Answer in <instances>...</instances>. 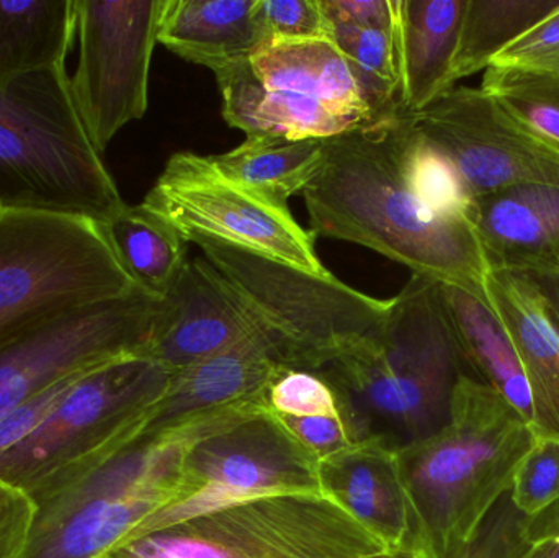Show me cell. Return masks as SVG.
Instances as JSON below:
<instances>
[{
  "instance_id": "cell-1",
  "label": "cell",
  "mask_w": 559,
  "mask_h": 558,
  "mask_svg": "<svg viewBox=\"0 0 559 558\" xmlns=\"http://www.w3.org/2000/svg\"><path fill=\"white\" fill-rule=\"evenodd\" d=\"M407 128L409 115L400 114L325 138L321 169L302 190L312 235L373 249L489 304V265L469 218L433 215L407 187Z\"/></svg>"
},
{
  "instance_id": "cell-2",
  "label": "cell",
  "mask_w": 559,
  "mask_h": 558,
  "mask_svg": "<svg viewBox=\"0 0 559 558\" xmlns=\"http://www.w3.org/2000/svg\"><path fill=\"white\" fill-rule=\"evenodd\" d=\"M157 406L111 444L29 491L33 530L56 557L108 556L176 500L193 446L272 409L267 392L157 426Z\"/></svg>"
},
{
  "instance_id": "cell-3",
  "label": "cell",
  "mask_w": 559,
  "mask_h": 558,
  "mask_svg": "<svg viewBox=\"0 0 559 558\" xmlns=\"http://www.w3.org/2000/svg\"><path fill=\"white\" fill-rule=\"evenodd\" d=\"M535 438L501 393L463 376L447 425L396 449L413 558H463Z\"/></svg>"
},
{
  "instance_id": "cell-4",
  "label": "cell",
  "mask_w": 559,
  "mask_h": 558,
  "mask_svg": "<svg viewBox=\"0 0 559 558\" xmlns=\"http://www.w3.org/2000/svg\"><path fill=\"white\" fill-rule=\"evenodd\" d=\"M361 429L401 446L447 425L463 359L440 295V282L413 274L391 298L383 330L319 370ZM475 379V377H473Z\"/></svg>"
},
{
  "instance_id": "cell-5",
  "label": "cell",
  "mask_w": 559,
  "mask_h": 558,
  "mask_svg": "<svg viewBox=\"0 0 559 558\" xmlns=\"http://www.w3.org/2000/svg\"><path fill=\"white\" fill-rule=\"evenodd\" d=\"M124 205L75 110L66 64L0 79V210L102 225Z\"/></svg>"
},
{
  "instance_id": "cell-6",
  "label": "cell",
  "mask_w": 559,
  "mask_h": 558,
  "mask_svg": "<svg viewBox=\"0 0 559 558\" xmlns=\"http://www.w3.org/2000/svg\"><path fill=\"white\" fill-rule=\"evenodd\" d=\"M255 334L286 369L319 372L383 330L391 300L218 239H195Z\"/></svg>"
},
{
  "instance_id": "cell-7",
  "label": "cell",
  "mask_w": 559,
  "mask_h": 558,
  "mask_svg": "<svg viewBox=\"0 0 559 558\" xmlns=\"http://www.w3.org/2000/svg\"><path fill=\"white\" fill-rule=\"evenodd\" d=\"M136 288L94 219L0 210V349L52 318Z\"/></svg>"
},
{
  "instance_id": "cell-8",
  "label": "cell",
  "mask_w": 559,
  "mask_h": 558,
  "mask_svg": "<svg viewBox=\"0 0 559 558\" xmlns=\"http://www.w3.org/2000/svg\"><path fill=\"white\" fill-rule=\"evenodd\" d=\"M117 558H374L397 556L334 497L245 501L131 541Z\"/></svg>"
},
{
  "instance_id": "cell-9",
  "label": "cell",
  "mask_w": 559,
  "mask_h": 558,
  "mask_svg": "<svg viewBox=\"0 0 559 558\" xmlns=\"http://www.w3.org/2000/svg\"><path fill=\"white\" fill-rule=\"evenodd\" d=\"M321 491L318 455L271 409L193 446L176 500L146 518L121 546L245 501Z\"/></svg>"
},
{
  "instance_id": "cell-10",
  "label": "cell",
  "mask_w": 559,
  "mask_h": 558,
  "mask_svg": "<svg viewBox=\"0 0 559 558\" xmlns=\"http://www.w3.org/2000/svg\"><path fill=\"white\" fill-rule=\"evenodd\" d=\"M173 376L140 353L85 370L32 435L0 454V478L28 495L144 422Z\"/></svg>"
},
{
  "instance_id": "cell-11",
  "label": "cell",
  "mask_w": 559,
  "mask_h": 558,
  "mask_svg": "<svg viewBox=\"0 0 559 558\" xmlns=\"http://www.w3.org/2000/svg\"><path fill=\"white\" fill-rule=\"evenodd\" d=\"M141 205L170 223L187 242L218 239L311 274H331L316 252V236L296 222L288 205L233 182L210 156L174 154Z\"/></svg>"
},
{
  "instance_id": "cell-12",
  "label": "cell",
  "mask_w": 559,
  "mask_h": 558,
  "mask_svg": "<svg viewBox=\"0 0 559 558\" xmlns=\"http://www.w3.org/2000/svg\"><path fill=\"white\" fill-rule=\"evenodd\" d=\"M164 0H75V110L98 153L147 110L150 69Z\"/></svg>"
},
{
  "instance_id": "cell-13",
  "label": "cell",
  "mask_w": 559,
  "mask_h": 558,
  "mask_svg": "<svg viewBox=\"0 0 559 558\" xmlns=\"http://www.w3.org/2000/svg\"><path fill=\"white\" fill-rule=\"evenodd\" d=\"M409 118L452 161L473 200L532 183L559 187L558 144L481 88L455 85Z\"/></svg>"
},
{
  "instance_id": "cell-14",
  "label": "cell",
  "mask_w": 559,
  "mask_h": 558,
  "mask_svg": "<svg viewBox=\"0 0 559 558\" xmlns=\"http://www.w3.org/2000/svg\"><path fill=\"white\" fill-rule=\"evenodd\" d=\"M163 301L136 288L75 308L7 344L0 349V418L64 377L141 353Z\"/></svg>"
},
{
  "instance_id": "cell-15",
  "label": "cell",
  "mask_w": 559,
  "mask_h": 558,
  "mask_svg": "<svg viewBox=\"0 0 559 558\" xmlns=\"http://www.w3.org/2000/svg\"><path fill=\"white\" fill-rule=\"evenodd\" d=\"M143 356L176 373L254 333L205 258L187 261L164 295Z\"/></svg>"
},
{
  "instance_id": "cell-16",
  "label": "cell",
  "mask_w": 559,
  "mask_h": 558,
  "mask_svg": "<svg viewBox=\"0 0 559 558\" xmlns=\"http://www.w3.org/2000/svg\"><path fill=\"white\" fill-rule=\"evenodd\" d=\"M469 222L492 269L559 275V187L518 186L473 200Z\"/></svg>"
},
{
  "instance_id": "cell-17",
  "label": "cell",
  "mask_w": 559,
  "mask_h": 558,
  "mask_svg": "<svg viewBox=\"0 0 559 558\" xmlns=\"http://www.w3.org/2000/svg\"><path fill=\"white\" fill-rule=\"evenodd\" d=\"M396 449L383 436H371L322 458V488L383 539L391 553L413 558V526Z\"/></svg>"
},
{
  "instance_id": "cell-18",
  "label": "cell",
  "mask_w": 559,
  "mask_h": 558,
  "mask_svg": "<svg viewBox=\"0 0 559 558\" xmlns=\"http://www.w3.org/2000/svg\"><path fill=\"white\" fill-rule=\"evenodd\" d=\"M486 294L524 367L534 405V431L559 439V333L524 271L492 269Z\"/></svg>"
},
{
  "instance_id": "cell-19",
  "label": "cell",
  "mask_w": 559,
  "mask_h": 558,
  "mask_svg": "<svg viewBox=\"0 0 559 558\" xmlns=\"http://www.w3.org/2000/svg\"><path fill=\"white\" fill-rule=\"evenodd\" d=\"M466 3L394 0L403 114H416L455 87L452 68Z\"/></svg>"
},
{
  "instance_id": "cell-20",
  "label": "cell",
  "mask_w": 559,
  "mask_h": 558,
  "mask_svg": "<svg viewBox=\"0 0 559 558\" xmlns=\"http://www.w3.org/2000/svg\"><path fill=\"white\" fill-rule=\"evenodd\" d=\"M285 370L288 369L280 363L272 347L259 334H249L174 373L166 393L160 396L159 415L154 425H169L193 413L267 393Z\"/></svg>"
},
{
  "instance_id": "cell-21",
  "label": "cell",
  "mask_w": 559,
  "mask_h": 558,
  "mask_svg": "<svg viewBox=\"0 0 559 558\" xmlns=\"http://www.w3.org/2000/svg\"><path fill=\"white\" fill-rule=\"evenodd\" d=\"M213 74L222 91L223 117L246 138L325 140L358 127L314 98L265 87L251 58L229 62Z\"/></svg>"
},
{
  "instance_id": "cell-22",
  "label": "cell",
  "mask_w": 559,
  "mask_h": 558,
  "mask_svg": "<svg viewBox=\"0 0 559 558\" xmlns=\"http://www.w3.org/2000/svg\"><path fill=\"white\" fill-rule=\"evenodd\" d=\"M258 0H164L157 43L210 71L249 59L265 45Z\"/></svg>"
},
{
  "instance_id": "cell-23",
  "label": "cell",
  "mask_w": 559,
  "mask_h": 558,
  "mask_svg": "<svg viewBox=\"0 0 559 558\" xmlns=\"http://www.w3.org/2000/svg\"><path fill=\"white\" fill-rule=\"evenodd\" d=\"M251 62L271 91L314 98L358 127L373 124L350 68L332 39L265 43Z\"/></svg>"
},
{
  "instance_id": "cell-24",
  "label": "cell",
  "mask_w": 559,
  "mask_h": 558,
  "mask_svg": "<svg viewBox=\"0 0 559 558\" xmlns=\"http://www.w3.org/2000/svg\"><path fill=\"white\" fill-rule=\"evenodd\" d=\"M440 295L472 376L501 393L534 428V405L524 367L491 305L455 285L440 284Z\"/></svg>"
},
{
  "instance_id": "cell-25",
  "label": "cell",
  "mask_w": 559,
  "mask_h": 558,
  "mask_svg": "<svg viewBox=\"0 0 559 558\" xmlns=\"http://www.w3.org/2000/svg\"><path fill=\"white\" fill-rule=\"evenodd\" d=\"M75 0H0V79L66 64Z\"/></svg>"
},
{
  "instance_id": "cell-26",
  "label": "cell",
  "mask_w": 559,
  "mask_h": 558,
  "mask_svg": "<svg viewBox=\"0 0 559 558\" xmlns=\"http://www.w3.org/2000/svg\"><path fill=\"white\" fill-rule=\"evenodd\" d=\"M210 159L233 182L286 205L289 197L302 193L321 169L324 140L246 138L235 150Z\"/></svg>"
},
{
  "instance_id": "cell-27",
  "label": "cell",
  "mask_w": 559,
  "mask_h": 558,
  "mask_svg": "<svg viewBox=\"0 0 559 558\" xmlns=\"http://www.w3.org/2000/svg\"><path fill=\"white\" fill-rule=\"evenodd\" d=\"M100 226L134 285L163 298L189 261L183 236L143 205H124Z\"/></svg>"
},
{
  "instance_id": "cell-28",
  "label": "cell",
  "mask_w": 559,
  "mask_h": 558,
  "mask_svg": "<svg viewBox=\"0 0 559 558\" xmlns=\"http://www.w3.org/2000/svg\"><path fill=\"white\" fill-rule=\"evenodd\" d=\"M559 10V0H468L452 82L486 71L501 52Z\"/></svg>"
},
{
  "instance_id": "cell-29",
  "label": "cell",
  "mask_w": 559,
  "mask_h": 558,
  "mask_svg": "<svg viewBox=\"0 0 559 558\" xmlns=\"http://www.w3.org/2000/svg\"><path fill=\"white\" fill-rule=\"evenodd\" d=\"M331 29V39L347 61L373 123L403 114L396 23L391 29L345 25Z\"/></svg>"
},
{
  "instance_id": "cell-30",
  "label": "cell",
  "mask_w": 559,
  "mask_h": 558,
  "mask_svg": "<svg viewBox=\"0 0 559 558\" xmlns=\"http://www.w3.org/2000/svg\"><path fill=\"white\" fill-rule=\"evenodd\" d=\"M404 179L417 202L442 218H469L473 199L452 161L414 128L409 118L403 153Z\"/></svg>"
},
{
  "instance_id": "cell-31",
  "label": "cell",
  "mask_w": 559,
  "mask_h": 558,
  "mask_svg": "<svg viewBox=\"0 0 559 558\" xmlns=\"http://www.w3.org/2000/svg\"><path fill=\"white\" fill-rule=\"evenodd\" d=\"M483 92L559 146V78L515 68L486 69Z\"/></svg>"
},
{
  "instance_id": "cell-32",
  "label": "cell",
  "mask_w": 559,
  "mask_h": 558,
  "mask_svg": "<svg viewBox=\"0 0 559 558\" xmlns=\"http://www.w3.org/2000/svg\"><path fill=\"white\" fill-rule=\"evenodd\" d=\"M269 405L285 418L347 419L358 426L337 390L324 377L309 370L288 369L280 373L269 389Z\"/></svg>"
},
{
  "instance_id": "cell-33",
  "label": "cell",
  "mask_w": 559,
  "mask_h": 558,
  "mask_svg": "<svg viewBox=\"0 0 559 558\" xmlns=\"http://www.w3.org/2000/svg\"><path fill=\"white\" fill-rule=\"evenodd\" d=\"M512 503L525 517H534L559 498V439L537 436L511 487Z\"/></svg>"
},
{
  "instance_id": "cell-34",
  "label": "cell",
  "mask_w": 559,
  "mask_h": 558,
  "mask_svg": "<svg viewBox=\"0 0 559 558\" xmlns=\"http://www.w3.org/2000/svg\"><path fill=\"white\" fill-rule=\"evenodd\" d=\"M255 20L265 43L331 39L332 36L319 0H258Z\"/></svg>"
},
{
  "instance_id": "cell-35",
  "label": "cell",
  "mask_w": 559,
  "mask_h": 558,
  "mask_svg": "<svg viewBox=\"0 0 559 558\" xmlns=\"http://www.w3.org/2000/svg\"><path fill=\"white\" fill-rule=\"evenodd\" d=\"M525 521L527 517L515 508L508 491L489 511L463 558H524L532 549Z\"/></svg>"
},
{
  "instance_id": "cell-36",
  "label": "cell",
  "mask_w": 559,
  "mask_h": 558,
  "mask_svg": "<svg viewBox=\"0 0 559 558\" xmlns=\"http://www.w3.org/2000/svg\"><path fill=\"white\" fill-rule=\"evenodd\" d=\"M491 66L527 69L559 78V10L509 46Z\"/></svg>"
},
{
  "instance_id": "cell-37",
  "label": "cell",
  "mask_w": 559,
  "mask_h": 558,
  "mask_svg": "<svg viewBox=\"0 0 559 558\" xmlns=\"http://www.w3.org/2000/svg\"><path fill=\"white\" fill-rule=\"evenodd\" d=\"M33 520L32 498L0 478V558H23Z\"/></svg>"
},
{
  "instance_id": "cell-38",
  "label": "cell",
  "mask_w": 559,
  "mask_h": 558,
  "mask_svg": "<svg viewBox=\"0 0 559 558\" xmlns=\"http://www.w3.org/2000/svg\"><path fill=\"white\" fill-rule=\"evenodd\" d=\"M285 425L295 432L299 441L305 442L319 461L335 454L342 449L350 448L364 439L371 438L361 431L355 423L347 419L332 418H285Z\"/></svg>"
},
{
  "instance_id": "cell-39",
  "label": "cell",
  "mask_w": 559,
  "mask_h": 558,
  "mask_svg": "<svg viewBox=\"0 0 559 558\" xmlns=\"http://www.w3.org/2000/svg\"><path fill=\"white\" fill-rule=\"evenodd\" d=\"M329 25L394 28V0H319Z\"/></svg>"
},
{
  "instance_id": "cell-40",
  "label": "cell",
  "mask_w": 559,
  "mask_h": 558,
  "mask_svg": "<svg viewBox=\"0 0 559 558\" xmlns=\"http://www.w3.org/2000/svg\"><path fill=\"white\" fill-rule=\"evenodd\" d=\"M524 558H559V541L535 544Z\"/></svg>"
},
{
  "instance_id": "cell-41",
  "label": "cell",
  "mask_w": 559,
  "mask_h": 558,
  "mask_svg": "<svg viewBox=\"0 0 559 558\" xmlns=\"http://www.w3.org/2000/svg\"><path fill=\"white\" fill-rule=\"evenodd\" d=\"M374 558H411L407 556H381V557H374Z\"/></svg>"
},
{
  "instance_id": "cell-42",
  "label": "cell",
  "mask_w": 559,
  "mask_h": 558,
  "mask_svg": "<svg viewBox=\"0 0 559 558\" xmlns=\"http://www.w3.org/2000/svg\"><path fill=\"white\" fill-rule=\"evenodd\" d=\"M104 558H117V557L107 556V557H104Z\"/></svg>"
}]
</instances>
